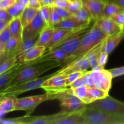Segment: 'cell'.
<instances>
[{"label": "cell", "mask_w": 124, "mask_h": 124, "mask_svg": "<svg viewBox=\"0 0 124 124\" xmlns=\"http://www.w3.org/2000/svg\"><path fill=\"white\" fill-rule=\"evenodd\" d=\"M63 65L64 63L62 61L41 60L39 58L33 61L27 62L26 65L10 82L8 87L37 79L48 70Z\"/></svg>", "instance_id": "obj_1"}, {"label": "cell", "mask_w": 124, "mask_h": 124, "mask_svg": "<svg viewBox=\"0 0 124 124\" xmlns=\"http://www.w3.org/2000/svg\"><path fill=\"white\" fill-rule=\"evenodd\" d=\"M107 37V36L94 23L92 27L82 37L77 50L70 58L64 61V65L86 55L93 48L104 41Z\"/></svg>", "instance_id": "obj_2"}, {"label": "cell", "mask_w": 124, "mask_h": 124, "mask_svg": "<svg viewBox=\"0 0 124 124\" xmlns=\"http://www.w3.org/2000/svg\"><path fill=\"white\" fill-rule=\"evenodd\" d=\"M84 124H124V117L87 107L82 113Z\"/></svg>", "instance_id": "obj_3"}, {"label": "cell", "mask_w": 124, "mask_h": 124, "mask_svg": "<svg viewBox=\"0 0 124 124\" xmlns=\"http://www.w3.org/2000/svg\"><path fill=\"white\" fill-rule=\"evenodd\" d=\"M57 73V71L52 74L43 76L41 78H38L35 79L24 82V83L19 84L13 85L10 86L0 92V96H18L19 94L33 90L41 88L42 85L46 81H47L51 76H53Z\"/></svg>", "instance_id": "obj_4"}, {"label": "cell", "mask_w": 124, "mask_h": 124, "mask_svg": "<svg viewBox=\"0 0 124 124\" xmlns=\"http://www.w3.org/2000/svg\"><path fill=\"white\" fill-rule=\"evenodd\" d=\"M87 106L104 112L124 117V102L110 95L104 99L95 101L87 105Z\"/></svg>", "instance_id": "obj_5"}, {"label": "cell", "mask_w": 124, "mask_h": 124, "mask_svg": "<svg viewBox=\"0 0 124 124\" xmlns=\"http://www.w3.org/2000/svg\"><path fill=\"white\" fill-rule=\"evenodd\" d=\"M48 100H50L49 96L47 92L40 95L31 96L22 98H16L15 104V111H25L27 116H29L34 112L39 105Z\"/></svg>", "instance_id": "obj_6"}, {"label": "cell", "mask_w": 124, "mask_h": 124, "mask_svg": "<svg viewBox=\"0 0 124 124\" xmlns=\"http://www.w3.org/2000/svg\"><path fill=\"white\" fill-rule=\"evenodd\" d=\"M91 27L92 26L89 25V26L78 30L77 31L75 32L70 36H69L67 38L65 39L64 41H62L61 43L59 44L54 48H61L64 50L69 56V58H70L77 50L81 43L82 37Z\"/></svg>", "instance_id": "obj_7"}, {"label": "cell", "mask_w": 124, "mask_h": 124, "mask_svg": "<svg viewBox=\"0 0 124 124\" xmlns=\"http://www.w3.org/2000/svg\"><path fill=\"white\" fill-rule=\"evenodd\" d=\"M90 71L93 78V86L109 93L111 88L113 79L112 75L109 70L104 69L98 72H93L92 70Z\"/></svg>", "instance_id": "obj_8"}, {"label": "cell", "mask_w": 124, "mask_h": 124, "mask_svg": "<svg viewBox=\"0 0 124 124\" xmlns=\"http://www.w3.org/2000/svg\"><path fill=\"white\" fill-rule=\"evenodd\" d=\"M89 69H91L87 56H84L82 58L76 61L65 64L62 68L57 71V73H62L68 75L75 71H84L86 72Z\"/></svg>", "instance_id": "obj_9"}, {"label": "cell", "mask_w": 124, "mask_h": 124, "mask_svg": "<svg viewBox=\"0 0 124 124\" xmlns=\"http://www.w3.org/2000/svg\"><path fill=\"white\" fill-rule=\"evenodd\" d=\"M107 0H87L84 7L88 11L93 21H96L104 17V11Z\"/></svg>", "instance_id": "obj_10"}, {"label": "cell", "mask_w": 124, "mask_h": 124, "mask_svg": "<svg viewBox=\"0 0 124 124\" xmlns=\"http://www.w3.org/2000/svg\"><path fill=\"white\" fill-rule=\"evenodd\" d=\"M46 25H47V24L41 18L38 12L34 19L28 25L23 28L22 39L39 33Z\"/></svg>", "instance_id": "obj_11"}, {"label": "cell", "mask_w": 124, "mask_h": 124, "mask_svg": "<svg viewBox=\"0 0 124 124\" xmlns=\"http://www.w3.org/2000/svg\"><path fill=\"white\" fill-rule=\"evenodd\" d=\"M80 30V29H79ZM79 30H68V29H55L54 33L52 35V38L50 41L47 42L44 46L46 47V51L45 52L49 51L53 49L54 47L61 43L62 41L69 36L72 35L75 32ZM44 52V53H45Z\"/></svg>", "instance_id": "obj_12"}, {"label": "cell", "mask_w": 124, "mask_h": 124, "mask_svg": "<svg viewBox=\"0 0 124 124\" xmlns=\"http://www.w3.org/2000/svg\"><path fill=\"white\" fill-rule=\"evenodd\" d=\"M27 62H18L15 65L0 75V92L3 91L8 87L10 82L15 78V76L26 65Z\"/></svg>", "instance_id": "obj_13"}, {"label": "cell", "mask_w": 124, "mask_h": 124, "mask_svg": "<svg viewBox=\"0 0 124 124\" xmlns=\"http://www.w3.org/2000/svg\"><path fill=\"white\" fill-rule=\"evenodd\" d=\"M46 51L44 46H35L32 48L25 51L23 53L16 56L18 62H29L38 59Z\"/></svg>", "instance_id": "obj_14"}, {"label": "cell", "mask_w": 124, "mask_h": 124, "mask_svg": "<svg viewBox=\"0 0 124 124\" xmlns=\"http://www.w3.org/2000/svg\"><path fill=\"white\" fill-rule=\"evenodd\" d=\"M67 76V75L65 74H55L42 84L41 88H43L45 91H48L67 87L65 84Z\"/></svg>", "instance_id": "obj_15"}, {"label": "cell", "mask_w": 124, "mask_h": 124, "mask_svg": "<svg viewBox=\"0 0 124 124\" xmlns=\"http://www.w3.org/2000/svg\"><path fill=\"white\" fill-rule=\"evenodd\" d=\"M94 24L107 37L122 30L111 18L103 17L94 21Z\"/></svg>", "instance_id": "obj_16"}, {"label": "cell", "mask_w": 124, "mask_h": 124, "mask_svg": "<svg viewBox=\"0 0 124 124\" xmlns=\"http://www.w3.org/2000/svg\"><path fill=\"white\" fill-rule=\"evenodd\" d=\"M69 113L60 111L54 115L41 116H31L30 117V121L28 124H54L56 121L65 117Z\"/></svg>", "instance_id": "obj_17"}, {"label": "cell", "mask_w": 124, "mask_h": 124, "mask_svg": "<svg viewBox=\"0 0 124 124\" xmlns=\"http://www.w3.org/2000/svg\"><path fill=\"white\" fill-rule=\"evenodd\" d=\"M89 25H91V24L84 23V22L77 20L73 17H70V18L61 20V21H60L58 24L54 25V27L55 29L79 30V29L86 27H88Z\"/></svg>", "instance_id": "obj_18"}, {"label": "cell", "mask_w": 124, "mask_h": 124, "mask_svg": "<svg viewBox=\"0 0 124 124\" xmlns=\"http://www.w3.org/2000/svg\"><path fill=\"white\" fill-rule=\"evenodd\" d=\"M124 39V33L122 30L107 37L104 44V51L110 54Z\"/></svg>", "instance_id": "obj_19"}, {"label": "cell", "mask_w": 124, "mask_h": 124, "mask_svg": "<svg viewBox=\"0 0 124 124\" xmlns=\"http://www.w3.org/2000/svg\"><path fill=\"white\" fill-rule=\"evenodd\" d=\"M69 58V56L59 48H55L45 52L39 59L41 60H54L62 61L63 63Z\"/></svg>", "instance_id": "obj_20"}, {"label": "cell", "mask_w": 124, "mask_h": 124, "mask_svg": "<svg viewBox=\"0 0 124 124\" xmlns=\"http://www.w3.org/2000/svg\"><path fill=\"white\" fill-rule=\"evenodd\" d=\"M39 33H38L34 36L31 37L27 38L22 39L21 42L18 45V47L16 48L15 50L13 52V54L14 56H17L21 53H23L25 51L32 48L35 46H36L37 43L38 39L39 38Z\"/></svg>", "instance_id": "obj_21"}, {"label": "cell", "mask_w": 124, "mask_h": 124, "mask_svg": "<svg viewBox=\"0 0 124 124\" xmlns=\"http://www.w3.org/2000/svg\"><path fill=\"white\" fill-rule=\"evenodd\" d=\"M106 38L86 54L91 69H93L98 65V61L101 54L104 51V44Z\"/></svg>", "instance_id": "obj_22"}, {"label": "cell", "mask_w": 124, "mask_h": 124, "mask_svg": "<svg viewBox=\"0 0 124 124\" xmlns=\"http://www.w3.org/2000/svg\"><path fill=\"white\" fill-rule=\"evenodd\" d=\"M71 88V94L79 98L82 102L85 104L86 105H88L90 103L93 102V101L90 95L88 87L82 86L77 88Z\"/></svg>", "instance_id": "obj_23"}, {"label": "cell", "mask_w": 124, "mask_h": 124, "mask_svg": "<svg viewBox=\"0 0 124 124\" xmlns=\"http://www.w3.org/2000/svg\"><path fill=\"white\" fill-rule=\"evenodd\" d=\"M16 96H0V111L5 114L15 111Z\"/></svg>", "instance_id": "obj_24"}, {"label": "cell", "mask_w": 124, "mask_h": 124, "mask_svg": "<svg viewBox=\"0 0 124 124\" xmlns=\"http://www.w3.org/2000/svg\"><path fill=\"white\" fill-rule=\"evenodd\" d=\"M39 9L33 7L27 6L20 15L21 21L23 28L29 24L34 19L37 13H38Z\"/></svg>", "instance_id": "obj_25"}, {"label": "cell", "mask_w": 124, "mask_h": 124, "mask_svg": "<svg viewBox=\"0 0 124 124\" xmlns=\"http://www.w3.org/2000/svg\"><path fill=\"white\" fill-rule=\"evenodd\" d=\"M54 30H55V28L54 27L46 25L40 33L39 38L38 41L36 46H46V44L50 41V39L52 38Z\"/></svg>", "instance_id": "obj_26"}, {"label": "cell", "mask_w": 124, "mask_h": 124, "mask_svg": "<svg viewBox=\"0 0 124 124\" xmlns=\"http://www.w3.org/2000/svg\"><path fill=\"white\" fill-rule=\"evenodd\" d=\"M54 124H84V121L82 113H73L61 119Z\"/></svg>", "instance_id": "obj_27"}, {"label": "cell", "mask_w": 124, "mask_h": 124, "mask_svg": "<svg viewBox=\"0 0 124 124\" xmlns=\"http://www.w3.org/2000/svg\"><path fill=\"white\" fill-rule=\"evenodd\" d=\"M8 26L12 36L22 35L23 27L21 21L20 16L12 18V20L8 23Z\"/></svg>", "instance_id": "obj_28"}, {"label": "cell", "mask_w": 124, "mask_h": 124, "mask_svg": "<svg viewBox=\"0 0 124 124\" xmlns=\"http://www.w3.org/2000/svg\"><path fill=\"white\" fill-rule=\"evenodd\" d=\"M124 10L118 5L110 2H107L104 11V17L111 18L114 15L121 12H124Z\"/></svg>", "instance_id": "obj_29"}, {"label": "cell", "mask_w": 124, "mask_h": 124, "mask_svg": "<svg viewBox=\"0 0 124 124\" xmlns=\"http://www.w3.org/2000/svg\"><path fill=\"white\" fill-rule=\"evenodd\" d=\"M21 41L22 35L12 36L11 38L4 44V51L9 52V53H11L13 54V52L18 47V45L21 42Z\"/></svg>", "instance_id": "obj_30"}, {"label": "cell", "mask_w": 124, "mask_h": 124, "mask_svg": "<svg viewBox=\"0 0 124 124\" xmlns=\"http://www.w3.org/2000/svg\"><path fill=\"white\" fill-rule=\"evenodd\" d=\"M71 17L75 18L77 20L80 21L88 23V24H91L92 21H93L88 11L84 7L77 12L72 13Z\"/></svg>", "instance_id": "obj_31"}, {"label": "cell", "mask_w": 124, "mask_h": 124, "mask_svg": "<svg viewBox=\"0 0 124 124\" xmlns=\"http://www.w3.org/2000/svg\"><path fill=\"white\" fill-rule=\"evenodd\" d=\"M88 90L93 102L99 99H104L109 95L108 92L94 87H88Z\"/></svg>", "instance_id": "obj_32"}, {"label": "cell", "mask_w": 124, "mask_h": 124, "mask_svg": "<svg viewBox=\"0 0 124 124\" xmlns=\"http://www.w3.org/2000/svg\"><path fill=\"white\" fill-rule=\"evenodd\" d=\"M30 116L31 115H25L23 117L10 119L0 118V124H28L30 121Z\"/></svg>", "instance_id": "obj_33"}, {"label": "cell", "mask_w": 124, "mask_h": 124, "mask_svg": "<svg viewBox=\"0 0 124 124\" xmlns=\"http://www.w3.org/2000/svg\"><path fill=\"white\" fill-rule=\"evenodd\" d=\"M18 63V60L15 56H12L0 64V75L4 73L8 70L13 67Z\"/></svg>", "instance_id": "obj_34"}, {"label": "cell", "mask_w": 124, "mask_h": 124, "mask_svg": "<svg viewBox=\"0 0 124 124\" xmlns=\"http://www.w3.org/2000/svg\"><path fill=\"white\" fill-rule=\"evenodd\" d=\"M25 7H26V6H24V4L16 1V2L13 6H12V7L7 9V11L12 18H15V17L19 16L21 15V13Z\"/></svg>", "instance_id": "obj_35"}, {"label": "cell", "mask_w": 124, "mask_h": 124, "mask_svg": "<svg viewBox=\"0 0 124 124\" xmlns=\"http://www.w3.org/2000/svg\"><path fill=\"white\" fill-rule=\"evenodd\" d=\"M85 73V72L84 71H75L68 75L65 79V84L67 87H70V85L73 82L82 77Z\"/></svg>", "instance_id": "obj_36"}, {"label": "cell", "mask_w": 124, "mask_h": 124, "mask_svg": "<svg viewBox=\"0 0 124 124\" xmlns=\"http://www.w3.org/2000/svg\"><path fill=\"white\" fill-rule=\"evenodd\" d=\"M84 7V2L81 0H70L67 9L71 13L77 12Z\"/></svg>", "instance_id": "obj_37"}, {"label": "cell", "mask_w": 124, "mask_h": 124, "mask_svg": "<svg viewBox=\"0 0 124 124\" xmlns=\"http://www.w3.org/2000/svg\"><path fill=\"white\" fill-rule=\"evenodd\" d=\"M62 19L61 17L58 15V13L55 12L53 7H52V10H51V13L50 15L49 19H48V23H47V25L49 26L54 27V25H56L57 24L61 21Z\"/></svg>", "instance_id": "obj_38"}, {"label": "cell", "mask_w": 124, "mask_h": 124, "mask_svg": "<svg viewBox=\"0 0 124 124\" xmlns=\"http://www.w3.org/2000/svg\"><path fill=\"white\" fill-rule=\"evenodd\" d=\"M51 10H52V6H42L39 9V13L40 16L42 18V19L46 22L47 25L51 13Z\"/></svg>", "instance_id": "obj_39"}, {"label": "cell", "mask_w": 124, "mask_h": 124, "mask_svg": "<svg viewBox=\"0 0 124 124\" xmlns=\"http://www.w3.org/2000/svg\"><path fill=\"white\" fill-rule=\"evenodd\" d=\"M111 19L118 25L122 30L124 29V11L117 13L111 18Z\"/></svg>", "instance_id": "obj_40"}, {"label": "cell", "mask_w": 124, "mask_h": 124, "mask_svg": "<svg viewBox=\"0 0 124 124\" xmlns=\"http://www.w3.org/2000/svg\"><path fill=\"white\" fill-rule=\"evenodd\" d=\"M12 37L10 31L8 24L2 31L0 32V42L5 44Z\"/></svg>", "instance_id": "obj_41"}, {"label": "cell", "mask_w": 124, "mask_h": 124, "mask_svg": "<svg viewBox=\"0 0 124 124\" xmlns=\"http://www.w3.org/2000/svg\"><path fill=\"white\" fill-rule=\"evenodd\" d=\"M53 7V6H52ZM54 10H55V12H56L58 14V15L61 17V18L62 19H67V18H69L71 17L72 15V13H70L69 10H68L67 8H59V7H53Z\"/></svg>", "instance_id": "obj_42"}, {"label": "cell", "mask_w": 124, "mask_h": 124, "mask_svg": "<svg viewBox=\"0 0 124 124\" xmlns=\"http://www.w3.org/2000/svg\"><path fill=\"white\" fill-rule=\"evenodd\" d=\"M108 55L109 54L104 51L102 52L99 58V61H98V65L99 67L103 68V69H105V66L108 61Z\"/></svg>", "instance_id": "obj_43"}, {"label": "cell", "mask_w": 124, "mask_h": 124, "mask_svg": "<svg viewBox=\"0 0 124 124\" xmlns=\"http://www.w3.org/2000/svg\"><path fill=\"white\" fill-rule=\"evenodd\" d=\"M109 71L111 73L113 78L119 77V76L124 75V66L112 69L111 70H109Z\"/></svg>", "instance_id": "obj_44"}, {"label": "cell", "mask_w": 124, "mask_h": 124, "mask_svg": "<svg viewBox=\"0 0 124 124\" xmlns=\"http://www.w3.org/2000/svg\"><path fill=\"white\" fill-rule=\"evenodd\" d=\"M17 0H0V8L7 10L16 2Z\"/></svg>", "instance_id": "obj_45"}, {"label": "cell", "mask_w": 124, "mask_h": 124, "mask_svg": "<svg viewBox=\"0 0 124 124\" xmlns=\"http://www.w3.org/2000/svg\"><path fill=\"white\" fill-rule=\"evenodd\" d=\"M12 17L9 14L7 10L0 8V20L4 21L9 23L12 19Z\"/></svg>", "instance_id": "obj_46"}, {"label": "cell", "mask_w": 124, "mask_h": 124, "mask_svg": "<svg viewBox=\"0 0 124 124\" xmlns=\"http://www.w3.org/2000/svg\"><path fill=\"white\" fill-rule=\"evenodd\" d=\"M70 1V0H55L52 6L59 8H67Z\"/></svg>", "instance_id": "obj_47"}, {"label": "cell", "mask_w": 124, "mask_h": 124, "mask_svg": "<svg viewBox=\"0 0 124 124\" xmlns=\"http://www.w3.org/2000/svg\"><path fill=\"white\" fill-rule=\"evenodd\" d=\"M12 56H14L12 53H9V52H5L3 51L2 52H0V64L2 62H3L4 61H6L7 58L9 57Z\"/></svg>", "instance_id": "obj_48"}, {"label": "cell", "mask_w": 124, "mask_h": 124, "mask_svg": "<svg viewBox=\"0 0 124 124\" xmlns=\"http://www.w3.org/2000/svg\"><path fill=\"white\" fill-rule=\"evenodd\" d=\"M27 6L38 9H39L41 7L39 0H29Z\"/></svg>", "instance_id": "obj_49"}, {"label": "cell", "mask_w": 124, "mask_h": 124, "mask_svg": "<svg viewBox=\"0 0 124 124\" xmlns=\"http://www.w3.org/2000/svg\"><path fill=\"white\" fill-rule=\"evenodd\" d=\"M55 0H39L41 7L42 6H52Z\"/></svg>", "instance_id": "obj_50"}, {"label": "cell", "mask_w": 124, "mask_h": 124, "mask_svg": "<svg viewBox=\"0 0 124 124\" xmlns=\"http://www.w3.org/2000/svg\"><path fill=\"white\" fill-rule=\"evenodd\" d=\"M107 1L116 4L124 10V0H107Z\"/></svg>", "instance_id": "obj_51"}, {"label": "cell", "mask_w": 124, "mask_h": 124, "mask_svg": "<svg viewBox=\"0 0 124 124\" xmlns=\"http://www.w3.org/2000/svg\"><path fill=\"white\" fill-rule=\"evenodd\" d=\"M9 23H7V22L4 21L0 20V32L8 25V24Z\"/></svg>", "instance_id": "obj_52"}, {"label": "cell", "mask_w": 124, "mask_h": 124, "mask_svg": "<svg viewBox=\"0 0 124 124\" xmlns=\"http://www.w3.org/2000/svg\"><path fill=\"white\" fill-rule=\"evenodd\" d=\"M17 1L20 2V3L23 4H24V6H25L27 7L28 5V3H29V0H17Z\"/></svg>", "instance_id": "obj_53"}, {"label": "cell", "mask_w": 124, "mask_h": 124, "mask_svg": "<svg viewBox=\"0 0 124 124\" xmlns=\"http://www.w3.org/2000/svg\"><path fill=\"white\" fill-rule=\"evenodd\" d=\"M4 49V44L0 42V52H3Z\"/></svg>", "instance_id": "obj_54"}, {"label": "cell", "mask_w": 124, "mask_h": 124, "mask_svg": "<svg viewBox=\"0 0 124 124\" xmlns=\"http://www.w3.org/2000/svg\"><path fill=\"white\" fill-rule=\"evenodd\" d=\"M81 1H83V2H84V1H87V0H81Z\"/></svg>", "instance_id": "obj_55"}, {"label": "cell", "mask_w": 124, "mask_h": 124, "mask_svg": "<svg viewBox=\"0 0 124 124\" xmlns=\"http://www.w3.org/2000/svg\"><path fill=\"white\" fill-rule=\"evenodd\" d=\"M122 31H123V32L124 33V30H122Z\"/></svg>", "instance_id": "obj_56"}]
</instances>
